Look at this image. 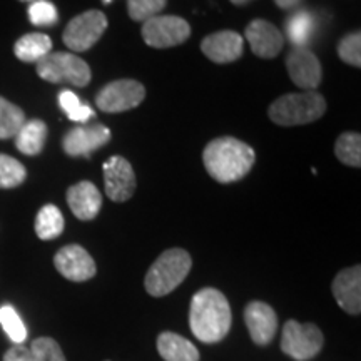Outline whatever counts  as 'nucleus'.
Returning a JSON list of instances; mask_svg holds the SVG:
<instances>
[{
  "label": "nucleus",
  "instance_id": "1",
  "mask_svg": "<svg viewBox=\"0 0 361 361\" xmlns=\"http://www.w3.org/2000/svg\"><path fill=\"white\" fill-rule=\"evenodd\" d=\"M231 306L219 290L202 288L192 296L189 326L200 341L213 345L224 340L231 329Z\"/></svg>",
  "mask_w": 361,
  "mask_h": 361
},
{
  "label": "nucleus",
  "instance_id": "2",
  "mask_svg": "<svg viewBox=\"0 0 361 361\" xmlns=\"http://www.w3.org/2000/svg\"><path fill=\"white\" fill-rule=\"evenodd\" d=\"M255 161V149L234 137L213 139L202 152L206 171L221 184L236 183L245 178Z\"/></svg>",
  "mask_w": 361,
  "mask_h": 361
},
{
  "label": "nucleus",
  "instance_id": "3",
  "mask_svg": "<svg viewBox=\"0 0 361 361\" xmlns=\"http://www.w3.org/2000/svg\"><path fill=\"white\" fill-rule=\"evenodd\" d=\"M326 112V101L316 90L286 94L269 106L268 116L278 126H301L322 119Z\"/></svg>",
  "mask_w": 361,
  "mask_h": 361
},
{
  "label": "nucleus",
  "instance_id": "4",
  "mask_svg": "<svg viewBox=\"0 0 361 361\" xmlns=\"http://www.w3.org/2000/svg\"><path fill=\"white\" fill-rule=\"evenodd\" d=\"M191 266L192 259L188 251L180 247L164 251L147 271L144 279L146 291L154 298L169 295L186 279Z\"/></svg>",
  "mask_w": 361,
  "mask_h": 361
},
{
  "label": "nucleus",
  "instance_id": "5",
  "mask_svg": "<svg viewBox=\"0 0 361 361\" xmlns=\"http://www.w3.org/2000/svg\"><path fill=\"white\" fill-rule=\"evenodd\" d=\"M40 79L52 84H71L85 87L90 82V67L85 61L71 52H51L37 62Z\"/></svg>",
  "mask_w": 361,
  "mask_h": 361
},
{
  "label": "nucleus",
  "instance_id": "6",
  "mask_svg": "<svg viewBox=\"0 0 361 361\" xmlns=\"http://www.w3.org/2000/svg\"><path fill=\"white\" fill-rule=\"evenodd\" d=\"M323 333L313 323H300L288 319L283 326L281 350L295 361H308L314 358L323 348Z\"/></svg>",
  "mask_w": 361,
  "mask_h": 361
},
{
  "label": "nucleus",
  "instance_id": "7",
  "mask_svg": "<svg viewBox=\"0 0 361 361\" xmlns=\"http://www.w3.org/2000/svg\"><path fill=\"white\" fill-rule=\"evenodd\" d=\"M107 17L101 11H87L74 17L67 24L64 35V44L74 52H85L99 42L102 34L107 29Z\"/></svg>",
  "mask_w": 361,
  "mask_h": 361
},
{
  "label": "nucleus",
  "instance_id": "8",
  "mask_svg": "<svg viewBox=\"0 0 361 361\" xmlns=\"http://www.w3.org/2000/svg\"><path fill=\"white\" fill-rule=\"evenodd\" d=\"M191 35L188 20L176 16H154L142 24L144 42L154 49H169L186 42Z\"/></svg>",
  "mask_w": 361,
  "mask_h": 361
},
{
  "label": "nucleus",
  "instance_id": "9",
  "mask_svg": "<svg viewBox=\"0 0 361 361\" xmlns=\"http://www.w3.org/2000/svg\"><path fill=\"white\" fill-rule=\"evenodd\" d=\"M146 97V89L134 79H119L99 90L96 104L102 112L117 114L137 107Z\"/></svg>",
  "mask_w": 361,
  "mask_h": 361
},
{
  "label": "nucleus",
  "instance_id": "10",
  "mask_svg": "<svg viewBox=\"0 0 361 361\" xmlns=\"http://www.w3.org/2000/svg\"><path fill=\"white\" fill-rule=\"evenodd\" d=\"M137 186L133 166L123 156H112L104 162V188L109 200L124 202L133 197Z\"/></svg>",
  "mask_w": 361,
  "mask_h": 361
},
{
  "label": "nucleus",
  "instance_id": "11",
  "mask_svg": "<svg viewBox=\"0 0 361 361\" xmlns=\"http://www.w3.org/2000/svg\"><path fill=\"white\" fill-rule=\"evenodd\" d=\"M54 266L66 279L82 283L96 276V261L79 245L61 247L54 256Z\"/></svg>",
  "mask_w": 361,
  "mask_h": 361
},
{
  "label": "nucleus",
  "instance_id": "12",
  "mask_svg": "<svg viewBox=\"0 0 361 361\" xmlns=\"http://www.w3.org/2000/svg\"><path fill=\"white\" fill-rule=\"evenodd\" d=\"M111 141V130L102 124L79 126L64 135L62 147L71 157H90L94 151Z\"/></svg>",
  "mask_w": 361,
  "mask_h": 361
},
{
  "label": "nucleus",
  "instance_id": "13",
  "mask_svg": "<svg viewBox=\"0 0 361 361\" xmlns=\"http://www.w3.org/2000/svg\"><path fill=\"white\" fill-rule=\"evenodd\" d=\"M286 69L293 82L301 89H316L322 82V64L318 57L306 47H295L288 54Z\"/></svg>",
  "mask_w": 361,
  "mask_h": 361
},
{
  "label": "nucleus",
  "instance_id": "14",
  "mask_svg": "<svg viewBox=\"0 0 361 361\" xmlns=\"http://www.w3.org/2000/svg\"><path fill=\"white\" fill-rule=\"evenodd\" d=\"M201 51L216 64H229L243 56L245 39L234 30H221L202 39Z\"/></svg>",
  "mask_w": 361,
  "mask_h": 361
},
{
  "label": "nucleus",
  "instance_id": "15",
  "mask_svg": "<svg viewBox=\"0 0 361 361\" xmlns=\"http://www.w3.org/2000/svg\"><path fill=\"white\" fill-rule=\"evenodd\" d=\"M245 322L251 340L259 346L269 345L278 331V316L274 310L263 301H251L246 306Z\"/></svg>",
  "mask_w": 361,
  "mask_h": 361
},
{
  "label": "nucleus",
  "instance_id": "16",
  "mask_svg": "<svg viewBox=\"0 0 361 361\" xmlns=\"http://www.w3.org/2000/svg\"><path fill=\"white\" fill-rule=\"evenodd\" d=\"M246 39L255 56L263 59L276 57L284 47V35L268 20L255 19L246 27Z\"/></svg>",
  "mask_w": 361,
  "mask_h": 361
},
{
  "label": "nucleus",
  "instance_id": "17",
  "mask_svg": "<svg viewBox=\"0 0 361 361\" xmlns=\"http://www.w3.org/2000/svg\"><path fill=\"white\" fill-rule=\"evenodd\" d=\"M333 296L341 310L350 314L361 313V268L358 264L340 271L331 284Z\"/></svg>",
  "mask_w": 361,
  "mask_h": 361
},
{
  "label": "nucleus",
  "instance_id": "18",
  "mask_svg": "<svg viewBox=\"0 0 361 361\" xmlns=\"http://www.w3.org/2000/svg\"><path fill=\"white\" fill-rule=\"evenodd\" d=\"M67 204L80 221H90L99 214L102 207V196L90 180H80L67 189Z\"/></svg>",
  "mask_w": 361,
  "mask_h": 361
},
{
  "label": "nucleus",
  "instance_id": "19",
  "mask_svg": "<svg viewBox=\"0 0 361 361\" xmlns=\"http://www.w3.org/2000/svg\"><path fill=\"white\" fill-rule=\"evenodd\" d=\"M157 351L164 361H200L196 346L173 331H164L157 336Z\"/></svg>",
  "mask_w": 361,
  "mask_h": 361
},
{
  "label": "nucleus",
  "instance_id": "20",
  "mask_svg": "<svg viewBox=\"0 0 361 361\" xmlns=\"http://www.w3.org/2000/svg\"><path fill=\"white\" fill-rule=\"evenodd\" d=\"M47 139V126L44 121H25L19 133L16 134V147L25 156H37L42 152Z\"/></svg>",
  "mask_w": 361,
  "mask_h": 361
},
{
  "label": "nucleus",
  "instance_id": "21",
  "mask_svg": "<svg viewBox=\"0 0 361 361\" xmlns=\"http://www.w3.org/2000/svg\"><path fill=\"white\" fill-rule=\"evenodd\" d=\"M52 49V40L49 35L45 34H25L17 40L16 45H13V54L19 61L25 62V64H30V62H37L40 59H44L47 54H51Z\"/></svg>",
  "mask_w": 361,
  "mask_h": 361
},
{
  "label": "nucleus",
  "instance_id": "22",
  "mask_svg": "<svg viewBox=\"0 0 361 361\" xmlns=\"http://www.w3.org/2000/svg\"><path fill=\"white\" fill-rule=\"evenodd\" d=\"M316 29L314 16L308 11H296L284 22L288 40L295 47H305L313 39Z\"/></svg>",
  "mask_w": 361,
  "mask_h": 361
},
{
  "label": "nucleus",
  "instance_id": "23",
  "mask_svg": "<svg viewBox=\"0 0 361 361\" xmlns=\"http://www.w3.org/2000/svg\"><path fill=\"white\" fill-rule=\"evenodd\" d=\"M64 231V216L61 209L54 204H45L40 207L35 218V234L42 241H51L56 239Z\"/></svg>",
  "mask_w": 361,
  "mask_h": 361
},
{
  "label": "nucleus",
  "instance_id": "24",
  "mask_svg": "<svg viewBox=\"0 0 361 361\" xmlns=\"http://www.w3.org/2000/svg\"><path fill=\"white\" fill-rule=\"evenodd\" d=\"M25 123V114L16 104L0 97V139H12Z\"/></svg>",
  "mask_w": 361,
  "mask_h": 361
},
{
  "label": "nucleus",
  "instance_id": "25",
  "mask_svg": "<svg viewBox=\"0 0 361 361\" xmlns=\"http://www.w3.org/2000/svg\"><path fill=\"white\" fill-rule=\"evenodd\" d=\"M335 154L338 161L351 168L361 166V135L358 133H343L336 139Z\"/></svg>",
  "mask_w": 361,
  "mask_h": 361
},
{
  "label": "nucleus",
  "instance_id": "26",
  "mask_svg": "<svg viewBox=\"0 0 361 361\" xmlns=\"http://www.w3.org/2000/svg\"><path fill=\"white\" fill-rule=\"evenodd\" d=\"M59 106L62 107V111H64L67 117H69L71 121H74V123L84 124L96 116V112L90 109L89 106L80 102V99L75 96L72 90H62V92L59 94Z\"/></svg>",
  "mask_w": 361,
  "mask_h": 361
},
{
  "label": "nucleus",
  "instance_id": "27",
  "mask_svg": "<svg viewBox=\"0 0 361 361\" xmlns=\"http://www.w3.org/2000/svg\"><path fill=\"white\" fill-rule=\"evenodd\" d=\"M0 324L13 345H22L27 340V328L22 318L11 305L0 306Z\"/></svg>",
  "mask_w": 361,
  "mask_h": 361
},
{
  "label": "nucleus",
  "instance_id": "28",
  "mask_svg": "<svg viewBox=\"0 0 361 361\" xmlns=\"http://www.w3.org/2000/svg\"><path fill=\"white\" fill-rule=\"evenodd\" d=\"M27 178V171L19 161L7 154H0V189L20 186Z\"/></svg>",
  "mask_w": 361,
  "mask_h": 361
},
{
  "label": "nucleus",
  "instance_id": "29",
  "mask_svg": "<svg viewBox=\"0 0 361 361\" xmlns=\"http://www.w3.org/2000/svg\"><path fill=\"white\" fill-rule=\"evenodd\" d=\"M29 350L32 361H67L64 351L52 338H35Z\"/></svg>",
  "mask_w": 361,
  "mask_h": 361
},
{
  "label": "nucleus",
  "instance_id": "30",
  "mask_svg": "<svg viewBox=\"0 0 361 361\" xmlns=\"http://www.w3.org/2000/svg\"><path fill=\"white\" fill-rule=\"evenodd\" d=\"M168 0H128L129 17L135 22H146L151 17L159 16Z\"/></svg>",
  "mask_w": 361,
  "mask_h": 361
},
{
  "label": "nucleus",
  "instance_id": "31",
  "mask_svg": "<svg viewBox=\"0 0 361 361\" xmlns=\"http://www.w3.org/2000/svg\"><path fill=\"white\" fill-rule=\"evenodd\" d=\"M338 56L348 66L361 67V34L351 32L338 44Z\"/></svg>",
  "mask_w": 361,
  "mask_h": 361
},
{
  "label": "nucleus",
  "instance_id": "32",
  "mask_svg": "<svg viewBox=\"0 0 361 361\" xmlns=\"http://www.w3.org/2000/svg\"><path fill=\"white\" fill-rule=\"evenodd\" d=\"M29 19L37 27H51L59 20L57 8L47 0H35L29 7Z\"/></svg>",
  "mask_w": 361,
  "mask_h": 361
},
{
  "label": "nucleus",
  "instance_id": "33",
  "mask_svg": "<svg viewBox=\"0 0 361 361\" xmlns=\"http://www.w3.org/2000/svg\"><path fill=\"white\" fill-rule=\"evenodd\" d=\"M4 361H32V356H30L29 348L22 345H16L6 351Z\"/></svg>",
  "mask_w": 361,
  "mask_h": 361
},
{
  "label": "nucleus",
  "instance_id": "34",
  "mask_svg": "<svg viewBox=\"0 0 361 361\" xmlns=\"http://www.w3.org/2000/svg\"><path fill=\"white\" fill-rule=\"evenodd\" d=\"M303 0H274V4L283 11H291V8H296Z\"/></svg>",
  "mask_w": 361,
  "mask_h": 361
},
{
  "label": "nucleus",
  "instance_id": "35",
  "mask_svg": "<svg viewBox=\"0 0 361 361\" xmlns=\"http://www.w3.org/2000/svg\"><path fill=\"white\" fill-rule=\"evenodd\" d=\"M229 2L234 4V6H246V4H250L251 0H229Z\"/></svg>",
  "mask_w": 361,
  "mask_h": 361
},
{
  "label": "nucleus",
  "instance_id": "36",
  "mask_svg": "<svg viewBox=\"0 0 361 361\" xmlns=\"http://www.w3.org/2000/svg\"><path fill=\"white\" fill-rule=\"evenodd\" d=\"M112 2V0H104V4H111Z\"/></svg>",
  "mask_w": 361,
  "mask_h": 361
}]
</instances>
